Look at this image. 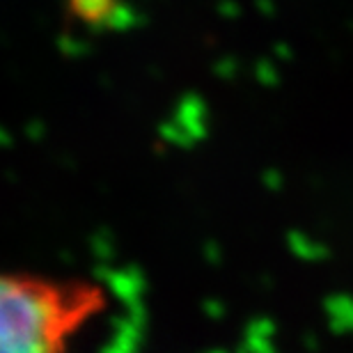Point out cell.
<instances>
[{"label": "cell", "instance_id": "cell-1", "mask_svg": "<svg viewBox=\"0 0 353 353\" xmlns=\"http://www.w3.org/2000/svg\"><path fill=\"white\" fill-rule=\"evenodd\" d=\"M103 310L92 280L0 271V353H67Z\"/></svg>", "mask_w": 353, "mask_h": 353}]
</instances>
